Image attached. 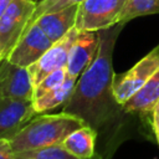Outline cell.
I'll list each match as a JSON object with an SVG mask.
<instances>
[{
  "instance_id": "7",
  "label": "cell",
  "mask_w": 159,
  "mask_h": 159,
  "mask_svg": "<svg viewBox=\"0 0 159 159\" xmlns=\"http://www.w3.org/2000/svg\"><path fill=\"white\" fill-rule=\"evenodd\" d=\"M36 114L32 99L0 97V139H12Z\"/></svg>"
},
{
  "instance_id": "1",
  "label": "cell",
  "mask_w": 159,
  "mask_h": 159,
  "mask_svg": "<svg viewBox=\"0 0 159 159\" xmlns=\"http://www.w3.org/2000/svg\"><path fill=\"white\" fill-rule=\"evenodd\" d=\"M123 24L98 31L99 46L92 63L77 80L75 89L63 104L62 112L80 118L97 133L108 124L122 106L117 103L113 92V50Z\"/></svg>"
},
{
  "instance_id": "3",
  "label": "cell",
  "mask_w": 159,
  "mask_h": 159,
  "mask_svg": "<svg viewBox=\"0 0 159 159\" xmlns=\"http://www.w3.org/2000/svg\"><path fill=\"white\" fill-rule=\"evenodd\" d=\"M36 9L35 0H14L0 17V55L7 58L26 31Z\"/></svg>"
},
{
  "instance_id": "17",
  "label": "cell",
  "mask_w": 159,
  "mask_h": 159,
  "mask_svg": "<svg viewBox=\"0 0 159 159\" xmlns=\"http://www.w3.org/2000/svg\"><path fill=\"white\" fill-rule=\"evenodd\" d=\"M82 1L83 0H36V9L34 11V15L31 16V20H30V24H29L27 29L31 25H34L35 21L40 16H42L45 14H48V12L62 10V9L72 6V5H80Z\"/></svg>"
},
{
  "instance_id": "15",
  "label": "cell",
  "mask_w": 159,
  "mask_h": 159,
  "mask_svg": "<svg viewBox=\"0 0 159 159\" xmlns=\"http://www.w3.org/2000/svg\"><path fill=\"white\" fill-rule=\"evenodd\" d=\"M159 14V0H127L118 24H125L135 17Z\"/></svg>"
},
{
  "instance_id": "13",
  "label": "cell",
  "mask_w": 159,
  "mask_h": 159,
  "mask_svg": "<svg viewBox=\"0 0 159 159\" xmlns=\"http://www.w3.org/2000/svg\"><path fill=\"white\" fill-rule=\"evenodd\" d=\"M98 133L89 125H82L68 134L62 142V147L80 159H91L96 155V140Z\"/></svg>"
},
{
  "instance_id": "22",
  "label": "cell",
  "mask_w": 159,
  "mask_h": 159,
  "mask_svg": "<svg viewBox=\"0 0 159 159\" xmlns=\"http://www.w3.org/2000/svg\"><path fill=\"white\" fill-rule=\"evenodd\" d=\"M0 60H2V58H1V55H0Z\"/></svg>"
},
{
  "instance_id": "18",
  "label": "cell",
  "mask_w": 159,
  "mask_h": 159,
  "mask_svg": "<svg viewBox=\"0 0 159 159\" xmlns=\"http://www.w3.org/2000/svg\"><path fill=\"white\" fill-rule=\"evenodd\" d=\"M68 76V72H67V68L63 67V68H60L50 75H47L42 81H40L35 87H34V98L39 97V96H42L45 94L46 92L51 91L52 88L57 87L58 84H61Z\"/></svg>"
},
{
  "instance_id": "21",
  "label": "cell",
  "mask_w": 159,
  "mask_h": 159,
  "mask_svg": "<svg viewBox=\"0 0 159 159\" xmlns=\"http://www.w3.org/2000/svg\"><path fill=\"white\" fill-rule=\"evenodd\" d=\"M14 0H0V17L2 16V14L7 10V7L11 5Z\"/></svg>"
},
{
  "instance_id": "2",
  "label": "cell",
  "mask_w": 159,
  "mask_h": 159,
  "mask_svg": "<svg viewBox=\"0 0 159 159\" xmlns=\"http://www.w3.org/2000/svg\"><path fill=\"white\" fill-rule=\"evenodd\" d=\"M84 123L68 113L43 114L34 117L12 139L10 144L15 153L62 144L65 138Z\"/></svg>"
},
{
  "instance_id": "10",
  "label": "cell",
  "mask_w": 159,
  "mask_h": 159,
  "mask_svg": "<svg viewBox=\"0 0 159 159\" xmlns=\"http://www.w3.org/2000/svg\"><path fill=\"white\" fill-rule=\"evenodd\" d=\"M99 46L98 31H80L78 37L71 47L68 61L66 65L71 77L78 80L86 68L94 60Z\"/></svg>"
},
{
  "instance_id": "12",
  "label": "cell",
  "mask_w": 159,
  "mask_h": 159,
  "mask_svg": "<svg viewBox=\"0 0 159 159\" xmlns=\"http://www.w3.org/2000/svg\"><path fill=\"white\" fill-rule=\"evenodd\" d=\"M159 102V70L122 106L127 113H149Z\"/></svg>"
},
{
  "instance_id": "8",
  "label": "cell",
  "mask_w": 159,
  "mask_h": 159,
  "mask_svg": "<svg viewBox=\"0 0 159 159\" xmlns=\"http://www.w3.org/2000/svg\"><path fill=\"white\" fill-rule=\"evenodd\" d=\"M52 43L53 42L40 29V26L34 24L21 36L20 41L7 56V60L17 66L29 68L41 58V56L52 46Z\"/></svg>"
},
{
  "instance_id": "20",
  "label": "cell",
  "mask_w": 159,
  "mask_h": 159,
  "mask_svg": "<svg viewBox=\"0 0 159 159\" xmlns=\"http://www.w3.org/2000/svg\"><path fill=\"white\" fill-rule=\"evenodd\" d=\"M152 113V128L154 137L157 139V143L159 145V102L155 104L154 109L150 112Z\"/></svg>"
},
{
  "instance_id": "19",
  "label": "cell",
  "mask_w": 159,
  "mask_h": 159,
  "mask_svg": "<svg viewBox=\"0 0 159 159\" xmlns=\"http://www.w3.org/2000/svg\"><path fill=\"white\" fill-rule=\"evenodd\" d=\"M0 159H16V153L7 139H0Z\"/></svg>"
},
{
  "instance_id": "16",
  "label": "cell",
  "mask_w": 159,
  "mask_h": 159,
  "mask_svg": "<svg viewBox=\"0 0 159 159\" xmlns=\"http://www.w3.org/2000/svg\"><path fill=\"white\" fill-rule=\"evenodd\" d=\"M16 159H80V158L72 155L61 144H58V145H51L40 149L16 153ZM91 159H102V158L98 154H96Z\"/></svg>"
},
{
  "instance_id": "11",
  "label": "cell",
  "mask_w": 159,
  "mask_h": 159,
  "mask_svg": "<svg viewBox=\"0 0 159 159\" xmlns=\"http://www.w3.org/2000/svg\"><path fill=\"white\" fill-rule=\"evenodd\" d=\"M78 5H72L58 11L48 12L40 16L35 24L48 36L52 42L61 40L66 34H68L73 27H76Z\"/></svg>"
},
{
  "instance_id": "14",
  "label": "cell",
  "mask_w": 159,
  "mask_h": 159,
  "mask_svg": "<svg viewBox=\"0 0 159 159\" xmlns=\"http://www.w3.org/2000/svg\"><path fill=\"white\" fill-rule=\"evenodd\" d=\"M76 82H77V80L68 75L67 78L61 84H58L57 87L46 92L45 94L34 98L32 102H34V107H35V111L37 112V114L45 113V112L53 109L61 104H65L68 101V98L71 97V94L75 89Z\"/></svg>"
},
{
  "instance_id": "5",
  "label": "cell",
  "mask_w": 159,
  "mask_h": 159,
  "mask_svg": "<svg viewBox=\"0 0 159 159\" xmlns=\"http://www.w3.org/2000/svg\"><path fill=\"white\" fill-rule=\"evenodd\" d=\"M159 70V45L139 60L132 68L114 77L113 92L118 104L123 106Z\"/></svg>"
},
{
  "instance_id": "6",
  "label": "cell",
  "mask_w": 159,
  "mask_h": 159,
  "mask_svg": "<svg viewBox=\"0 0 159 159\" xmlns=\"http://www.w3.org/2000/svg\"><path fill=\"white\" fill-rule=\"evenodd\" d=\"M78 35H80V30L77 27H73L61 40L53 42L52 46L41 56V58L29 67V72L34 87L40 81H42L47 75L66 67L71 47L75 43Z\"/></svg>"
},
{
  "instance_id": "4",
  "label": "cell",
  "mask_w": 159,
  "mask_h": 159,
  "mask_svg": "<svg viewBox=\"0 0 159 159\" xmlns=\"http://www.w3.org/2000/svg\"><path fill=\"white\" fill-rule=\"evenodd\" d=\"M127 0H83L78 5L76 27L80 31H101L119 22Z\"/></svg>"
},
{
  "instance_id": "9",
  "label": "cell",
  "mask_w": 159,
  "mask_h": 159,
  "mask_svg": "<svg viewBox=\"0 0 159 159\" xmlns=\"http://www.w3.org/2000/svg\"><path fill=\"white\" fill-rule=\"evenodd\" d=\"M0 97L34 99V83L29 68L17 66L7 58L0 60Z\"/></svg>"
}]
</instances>
